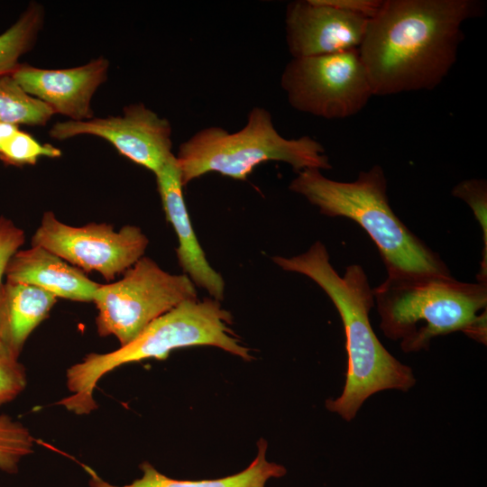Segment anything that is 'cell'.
Masks as SVG:
<instances>
[{"label": "cell", "mask_w": 487, "mask_h": 487, "mask_svg": "<svg viewBox=\"0 0 487 487\" xmlns=\"http://www.w3.org/2000/svg\"><path fill=\"white\" fill-rule=\"evenodd\" d=\"M475 0H382L358 48L373 96L432 90L456 61Z\"/></svg>", "instance_id": "1"}, {"label": "cell", "mask_w": 487, "mask_h": 487, "mask_svg": "<svg viewBox=\"0 0 487 487\" xmlns=\"http://www.w3.org/2000/svg\"><path fill=\"white\" fill-rule=\"evenodd\" d=\"M273 262L286 271L315 281L330 298L344 326L347 370L343 391L326 401V408L346 421L354 419L363 402L385 390L407 391L416 383L412 369L396 359L380 342L370 321L374 306L372 289L363 267L347 266L343 276L330 262L319 241L305 253L275 256Z\"/></svg>", "instance_id": "2"}, {"label": "cell", "mask_w": 487, "mask_h": 487, "mask_svg": "<svg viewBox=\"0 0 487 487\" xmlns=\"http://www.w3.org/2000/svg\"><path fill=\"white\" fill-rule=\"evenodd\" d=\"M372 293L381 329L405 353L427 350L433 338L454 332L486 344L487 284L423 273L387 277Z\"/></svg>", "instance_id": "3"}, {"label": "cell", "mask_w": 487, "mask_h": 487, "mask_svg": "<svg viewBox=\"0 0 487 487\" xmlns=\"http://www.w3.org/2000/svg\"><path fill=\"white\" fill-rule=\"evenodd\" d=\"M232 316L215 299L187 300L153 320L135 339L118 349L90 353L66 372L69 395L57 404L77 415L97 409L94 391L109 372L130 363L155 358L164 360L177 348L210 345L244 360L252 359L229 325Z\"/></svg>", "instance_id": "4"}, {"label": "cell", "mask_w": 487, "mask_h": 487, "mask_svg": "<svg viewBox=\"0 0 487 487\" xmlns=\"http://www.w3.org/2000/svg\"><path fill=\"white\" fill-rule=\"evenodd\" d=\"M289 188L317 207L321 214L349 218L364 229L380 252L388 277L450 274L440 256L392 211L381 166L360 171L351 182L327 179L318 169H305Z\"/></svg>", "instance_id": "5"}, {"label": "cell", "mask_w": 487, "mask_h": 487, "mask_svg": "<svg viewBox=\"0 0 487 487\" xmlns=\"http://www.w3.org/2000/svg\"><path fill=\"white\" fill-rule=\"evenodd\" d=\"M175 156L183 187L209 172L244 180L256 166L273 161L288 163L297 172L332 168L318 141L307 135L283 137L271 113L260 106L250 110L245 125L239 131L203 128L182 142Z\"/></svg>", "instance_id": "6"}, {"label": "cell", "mask_w": 487, "mask_h": 487, "mask_svg": "<svg viewBox=\"0 0 487 487\" xmlns=\"http://www.w3.org/2000/svg\"><path fill=\"white\" fill-rule=\"evenodd\" d=\"M196 299V286L186 274L169 273L142 256L119 280L97 288L96 330L100 336H115L123 346L159 317Z\"/></svg>", "instance_id": "7"}, {"label": "cell", "mask_w": 487, "mask_h": 487, "mask_svg": "<svg viewBox=\"0 0 487 487\" xmlns=\"http://www.w3.org/2000/svg\"><path fill=\"white\" fill-rule=\"evenodd\" d=\"M280 87L294 109L328 120L356 115L373 96L358 49L292 58Z\"/></svg>", "instance_id": "8"}, {"label": "cell", "mask_w": 487, "mask_h": 487, "mask_svg": "<svg viewBox=\"0 0 487 487\" xmlns=\"http://www.w3.org/2000/svg\"><path fill=\"white\" fill-rule=\"evenodd\" d=\"M148 244L135 225H124L118 232L105 223L71 226L50 211L32 237V246L43 247L84 272L96 271L107 281L141 259Z\"/></svg>", "instance_id": "9"}, {"label": "cell", "mask_w": 487, "mask_h": 487, "mask_svg": "<svg viewBox=\"0 0 487 487\" xmlns=\"http://www.w3.org/2000/svg\"><path fill=\"white\" fill-rule=\"evenodd\" d=\"M171 134L169 120L142 103L124 106L121 115L58 122L49 131L51 138L60 141L78 135L105 139L120 154L153 173L173 154Z\"/></svg>", "instance_id": "10"}, {"label": "cell", "mask_w": 487, "mask_h": 487, "mask_svg": "<svg viewBox=\"0 0 487 487\" xmlns=\"http://www.w3.org/2000/svg\"><path fill=\"white\" fill-rule=\"evenodd\" d=\"M369 20L322 0L290 2L285 14L288 50L292 58H307L358 49Z\"/></svg>", "instance_id": "11"}, {"label": "cell", "mask_w": 487, "mask_h": 487, "mask_svg": "<svg viewBox=\"0 0 487 487\" xmlns=\"http://www.w3.org/2000/svg\"><path fill=\"white\" fill-rule=\"evenodd\" d=\"M108 69L109 61L99 57L81 66L60 69L21 63L12 76L26 93L46 104L54 114L78 122L94 117L91 101L106 82Z\"/></svg>", "instance_id": "12"}, {"label": "cell", "mask_w": 487, "mask_h": 487, "mask_svg": "<svg viewBox=\"0 0 487 487\" xmlns=\"http://www.w3.org/2000/svg\"><path fill=\"white\" fill-rule=\"evenodd\" d=\"M157 188L167 220L179 242L176 249L179 265L195 286L221 301L225 294L222 276L210 265L197 239L183 198V185L176 156L172 154L155 173Z\"/></svg>", "instance_id": "13"}, {"label": "cell", "mask_w": 487, "mask_h": 487, "mask_svg": "<svg viewBox=\"0 0 487 487\" xmlns=\"http://www.w3.org/2000/svg\"><path fill=\"white\" fill-rule=\"evenodd\" d=\"M5 275L6 281L35 286L56 298L80 302H93L100 285L80 269L41 246L17 251Z\"/></svg>", "instance_id": "14"}, {"label": "cell", "mask_w": 487, "mask_h": 487, "mask_svg": "<svg viewBox=\"0 0 487 487\" xmlns=\"http://www.w3.org/2000/svg\"><path fill=\"white\" fill-rule=\"evenodd\" d=\"M57 299L35 286L5 281L0 286V342L20 356L32 331L48 317Z\"/></svg>", "instance_id": "15"}, {"label": "cell", "mask_w": 487, "mask_h": 487, "mask_svg": "<svg viewBox=\"0 0 487 487\" xmlns=\"http://www.w3.org/2000/svg\"><path fill=\"white\" fill-rule=\"evenodd\" d=\"M258 451L253 461L242 472L219 479L188 481L175 480L160 473L150 463L143 462L140 468L141 478L130 484L116 486L104 481L90 467H83L89 474L88 487H265L270 479L283 477L287 470L277 463L269 462L266 457L267 442L260 439Z\"/></svg>", "instance_id": "16"}, {"label": "cell", "mask_w": 487, "mask_h": 487, "mask_svg": "<svg viewBox=\"0 0 487 487\" xmlns=\"http://www.w3.org/2000/svg\"><path fill=\"white\" fill-rule=\"evenodd\" d=\"M44 15L43 6L32 2L17 21L0 34V76L12 74L21 64L20 58L33 48Z\"/></svg>", "instance_id": "17"}, {"label": "cell", "mask_w": 487, "mask_h": 487, "mask_svg": "<svg viewBox=\"0 0 487 487\" xmlns=\"http://www.w3.org/2000/svg\"><path fill=\"white\" fill-rule=\"evenodd\" d=\"M53 115L51 107L26 93L12 74L0 76V123L44 126Z\"/></svg>", "instance_id": "18"}, {"label": "cell", "mask_w": 487, "mask_h": 487, "mask_svg": "<svg viewBox=\"0 0 487 487\" xmlns=\"http://www.w3.org/2000/svg\"><path fill=\"white\" fill-rule=\"evenodd\" d=\"M34 438L30 430L9 415H0V470L18 472L21 461L33 452Z\"/></svg>", "instance_id": "19"}, {"label": "cell", "mask_w": 487, "mask_h": 487, "mask_svg": "<svg viewBox=\"0 0 487 487\" xmlns=\"http://www.w3.org/2000/svg\"><path fill=\"white\" fill-rule=\"evenodd\" d=\"M452 195L464 200L472 209L482 231L484 248L480 271L479 283L487 284V184L483 179H470L459 182L452 189Z\"/></svg>", "instance_id": "20"}, {"label": "cell", "mask_w": 487, "mask_h": 487, "mask_svg": "<svg viewBox=\"0 0 487 487\" xmlns=\"http://www.w3.org/2000/svg\"><path fill=\"white\" fill-rule=\"evenodd\" d=\"M61 151L49 143H41L30 133L19 129L0 148V160L9 165L35 164L41 157L58 158Z\"/></svg>", "instance_id": "21"}, {"label": "cell", "mask_w": 487, "mask_h": 487, "mask_svg": "<svg viewBox=\"0 0 487 487\" xmlns=\"http://www.w3.org/2000/svg\"><path fill=\"white\" fill-rule=\"evenodd\" d=\"M25 367L2 342H0V407L13 401L26 388Z\"/></svg>", "instance_id": "22"}, {"label": "cell", "mask_w": 487, "mask_h": 487, "mask_svg": "<svg viewBox=\"0 0 487 487\" xmlns=\"http://www.w3.org/2000/svg\"><path fill=\"white\" fill-rule=\"evenodd\" d=\"M24 232L14 222L3 216H0V286L5 269L13 255L24 244Z\"/></svg>", "instance_id": "23"}, {"label": "cell", "mask_w": 487, "mask_h": 487, "mask_svg": "<svg viewBox=\"0 0 487 487\" xmlns=\"http://www.w3.org/2000/svg\"><path fill=\"white\" fill-rule=\"evenodd\" d=\"M323 3L345 12L372 18L381 6L382 0H322Z\"/></svg>", "instance_id": "24"}, {"label": "cell", "mask_w": 487, "mask_h": 487, "mask_svg": "<svg viewBox=\"0 0 487 487\" xmlns=\"http://www.w3.org/2000/svg\"><path fill=\"white\" fill-rule=\"evenodd\" d=\"M19 129V126L14 124L0 123V148Z\"/></svg>", "instance_id": "25"}]
</instances>
